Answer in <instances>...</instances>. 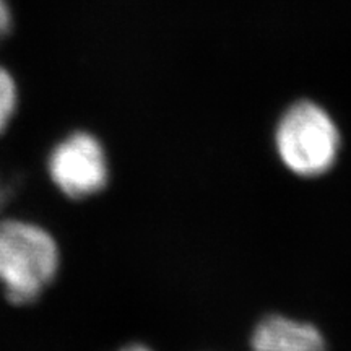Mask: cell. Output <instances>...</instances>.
<instances>
[{"instance_id":"cell-2","label":"cell","mask_w":351,"mask_h":351,"mask_svg":"<svg viewBox=\"0 0 351 351\" xmlns=\"http://www.w3.org/2000/svg\"><path fill=\"white\" fill-rule=\"evenodd\" d=\"M341 148L337 122L320 104L309 99L293 103L275 127V150L285 168L300 178L328 173Z\"/></svg>"},{"instance_id":"cell-1","label":"cell","mask_w":351,"mask_h":351,"mask_svg":"<svg viewBox=\"0 0 351 351\" xmlns=\"http://www.w3.org/2000/svg\"><path fill=\"white\" fill-rule=\"evenodd\" d=\"M60 261L49 230L25 218L0 219V288L13 306L38 301L59 275Z\"/></svg>"},{"instance_id":"cell-6","label":"cell","mask_w":351,"mask_h":351,"mask_svg":"<svg viewBox=\"0 0 351 351\" xmlns=\"http://www.w3.org/2000/svg\"><path fill=\"white\" fill-rule=\"evenodd\" d=\"M12 28V10L8 7L7 0H0V43L5 39V36Z\"/></svg>"},{"instance_id":"cell-4","label":"cell","mask_w":351,"mask_h":351,"mask_svg":"<svg viewBox=\"0 0 351 351\" xmlns=\"http://www.w3.org/2000/svg\"><path fill=\"white\" fill-rule=\"evenodd\" d=\"M251 351H327V343L314 324L270 314L254 328Z\"/></svg>"},{"instance_id":"cell-8","label":"cell","mask_w":351,"mask_h":351,"mask_svg":"<svg viewBox=\"0 0 351 351\" xmlns=\"http://www.w3.org/2000/svg\"><path fill=\"white\" fill-rule=\"evenodd\" d=\"M0 200H2V191H0Z\"/></svg>"},{"instance_id":"cell-3","label":"cell","mask_w":351,"mask_h":351,"mask_svg":"<svg viewBox=\"0 0 351 351\" xmlns=\"http://www.w3.org/2000/svg\"><path fill=\"white\" fill-rule=\"evenodd\" d=\"M47 174L60 194L72 200L90 199L109 182V160L101 140L77 130L59 140L47 156Z\"/></svg>"},{"instance_id":"cell-5","label":"cell","mask_w":351,"mask_h":351,"mask_svg":"<svg viewBox=\"0 0 351 351\" xmlns=\"http://www.w3.org/2000/svg\"><path fill=\"white\" fill-rule=\"evenodd\" d=\"M20 93L15 77L8 69L0 65V135L10 127L13 117L19 111Z\"/></svg>"},{"instance_id":"cell-7","label":"cell","mask_w":351,"mask_h":351,"mask_svg":"<svg viewBox=\"0 0 351 351\" xmlns=\"http://www.w3.org/2000/svg\"><path fill=\"white\" fill-rule=\"evenodd\" d=\"M119 351H153V350L148 348L147 345L134 343V345H127V346H124V348L119 350Z\"/></svg>"}]
</instances>
